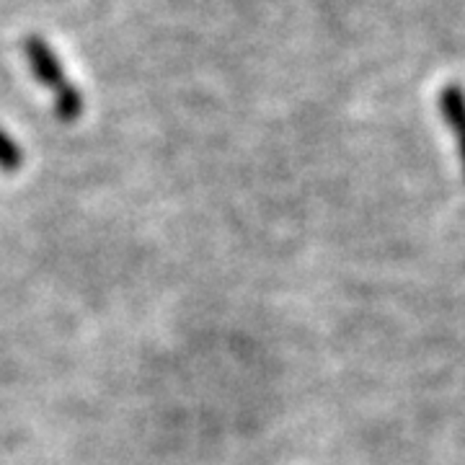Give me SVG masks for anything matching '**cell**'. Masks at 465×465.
<instances>
[{
    "label": "cell",
    "mask_w": 465,
    "mask_h": 465,
    "mask_svg": "<svg viewBox=\"0 0 465 465\" xmlns=\"http://www.w3.org/2000/svg\"><path fill=\"white\" fill-rule=\"evenodd\" d=\"M24 54H26V63H29V70L34 73V78L45 85L47 91H52L54 96L70 85L57 52L52 50L39 34H29L24 39Z\"/></svg>",
    "instance_id": "1"
},
{
    "label": "cell",
    "mask_w": 465,
    "mask_h": 465,
    "mask_svg": "<svg viewBox=\"0 0 465 465\" xmlns=\"http://www.w3.org/2000/svg\"><path fill=\"white\" fill-rule=\"evenodd\" d=\"M440 112L448 119L450 130L458 140V153H460L465 173V91L460 85L450 84L440 91Z\"/></svg>",
    "instance_id": "2"
},
{
    "label": "cell",
    "mask_w": 465,
    "mask_h": 465,
    "mask_svg": "<svg viewBox=\"0 0 465 465\" xmlns=\"http://www.w3.org/2000/svg\"><path fill=\"white\" fill-rule=\"evenodd\" d=\"M54 114L63 122H75L78 116L84 114V94L73 84L54 96Z\"/></svg>",
    "instance_id": "3"
},
{
    "label": "cell",
    "mask_w": 465,
    "mask_h": 465,
    "mask_svg": "<svg viewBox=\"0 0 465 465\" xmlns=\"http://www.w3.org/2000/svg\"><path fill=\"white\" fill-rule=\"evenodd\" d=\"M21 163H24L21 145L5 130H0V171L3 173H16Z\"/></svg>",
    "instance_id": "4"
}]
</instances>
